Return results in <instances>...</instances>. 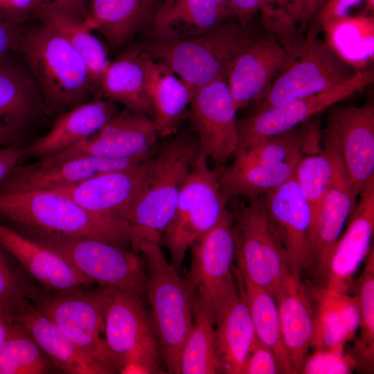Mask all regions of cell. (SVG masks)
<instances>
[{
	"instance_id": "cell-34",
	"label": "cell",
	"mask_w": 374,
	"mask_h": 374,
	"mask_svg": "<svg viewBox=\"0 0 374 374\" xmlns=\"http://www.w3.org/2000/svg\"><path fill=\"white\" fill-rule=\"evenodd\" d=\"M300 157L277 163H235L219 170L218 181L228 202L237 197H261L294 177Z\"/></svg>"
},
{
	"instance_id": "cell-28",
	"label": "cell",
	"mask_w": 374,
	"mask_h": 374,
	"mask_svg": "<svg viewBox=\"0 0 374 374\" xmlns=\"http://www.w3.org/2000/svg\"><path fill=\"white\" fill-rule=\"evenodd\" d=\"M307 287L314 305L311 347L315 350H344L359 328V314L355 297L324 286Z\"/></svg>"
},
{
	"instance_id": "cell-6",
	"label": "cell",
	"mask_w": 374,
	"mask_h": 374,
	"mask_svg": "<svg viewBox=\"0 0 374 374\" xmlns=\"http://www.w3.org/2000/svg\"><path fill=\"white\" fill-rule=\"evenodd\" d=\"M105 335L118 373H166L160 344L143 298L107 287Z\"/></svg>"
},
{
	"instance_id": "cell-11",
	"label": "cell",
	"mask_w": 374,
	"mask_h": 374,
	"mask_svg": "<svg viewBox=\"0 0 374 374\" xmlns=\"http://www.w3.org/2000/svg\"><path fill=\"white\" fill-rule=\"evenodd\" d=\"M233 215L226 211L219 222L190 247L186 278L211 311L215 325L238 296L233 278L235 245Z\"/></svg>"
},
{
	"instance_id": "cell-30",
	"label": "cell",
	"mask_w": 374,
	"mask_h": 374,
	"mask_svg": "<svg viewBox=\"0 0 374 374\" xmlns=\"http://www.w3.org/2000/svg\"><path fill=\"white\" fill-rule=\"evenodd\" d=\"M231 15L224 0H176L157 9L151 33L159 41L191 37L213 29Z\"/></svg>"
},
{
	"instance_id": "cell-21",
	"label": "cell",
	"mask_w": 374,
	"mask_h": 374,
	"mask_svg": "<svg viewBox=\"0 0 374 374\" xmlns=\"http://www.w3.org/2000/svg\"><path fill=\"white\" fill-rule=\"evenodd\" d=\"M261 199L285 251L290 271L301 275L310 265V206L294 177Z\"/></svg>"
},
{
	"instance_id": "cell-9",
	"label": "cell",
	"mask_w": 374,
	"mask_h": 374,
	"mask_svg": "<svg viewBox=\"0 0 374 374\" xmlns=\"http://www.w3.org/2000/svg\"><path fill=\"white\" fill-rule=\"evenodd\" d=\"M107 287L38 292L31 303L109 374L118 373L105 335Z\"/></svg>"
},
{
	"instance_id": "cell-35",
	"label": "cell",
	"mask_w": 374,
	"mask_h": 374,
	"mask_svg": "<svg viewBox=\"0 0 374 374\" xmlns=\"http://www.w3.org/2000/svg\"><path fill=\"white\" fill-rule=\"evenodd\" d=\"M100 95L126 109L152 118L146 77L139 50H132L109 62L98 85Z\"/></svg>"
},
{
	"instance_id": "cell-2",
	"label": "cell",
	"mask_w": 374,
	"mask_h": 374,
	"mask_svg": "<svg viewBox=\"0 0 374 374\" xmlns=\"http://www.w3.org/2000/svg\"><path fill=\"white\" fill-rule=\"evenodd\" d=\"M0 215L23 227L96 238L123 248L132 245L134 238L128 222L90 212L53 190L0 193Z\"/></svg>"
},
{
	"instance_id": "cell-40",
	"label": "cell",
	"mask_w": 374,
	"mask_h": 374,
	"mask_svg": "<svg viewBox=\"0 0 374 374\" xmlns=\"http://www.w3.org/2000/svg\"><path fill=\"white\" fill-rule=\"evenodd\" d=\"M321 150L300 157L294 178L310 206L312 220L332 179L338 153L332 144L323 139Z\"/></svg>"
},
{
	"instance_id": "cell-41",
	"label": "cell",
	"mask_w": 374,
	"mask_h": 374,
	"mask_svg": "<svg viewBox=\"0 0 374 374\" xmlns=\"http://www.w3.org/2000/svg\"><path fill=\"white\" fill-rule=\"evenodd\" d=\"M364 269L353 283L354 296L359 314L360 335L357 339V352L366 366H373L374 359V250L366 258Z\"/></svg>"
},
{
	"instance_id": "cell-48",
	"label": "cell",
	"mask_w": 374,
	"mask_h": 374,
	"mask_svg": "<svg viewBox=\"0 0 374 374\" xmlns=\"http://www.w3.org/2000/svg\"><path fill=\"white\" fill-rule=\"evenodd\" d=\"M232 15L239 24L247 27L254 15L260 12L262 0H224Z\"/></svg>"
},
{
	"instance_id": "cell-54",
	"label": "cell",
	"mask_w": 374,
	"mask_h": 374,
	"mask_svg": "<svg viewBox=\"0 0 374 374\" xmlns=\"http://www.w3.org/2000/svg\"><path fill=\"white\" fill-rule=\"evenodd\" d=\"M366 10L369 12L373 11L374 0H366Z\"/></svg>"
},
{
	"instance_id": "cell-36",
	"label": "cell",
	"mask_w": 374,
	"mask_h": 374,
	"mask_svg": "<svg viewBox=\"0 0 374 374\" xmlns=\"http://www.w3.org/2000/svg\"><path fill=\"white\" fill-rule=\"evenodd\" d=\"M240 284V294L247 305L257 339L275 354L283 373H295L284 345L274 296L243 278L233 267Z\"/></svg>"
},
{
	"instance_id": "cell-1",
	"label": "cell",
	"mask_w": 374,
	"mask_h": 374,
	"mask_svg": "<svg viewBox=\"0 0 374 374\" xmlns=\"http://www.w3.org/2000/svg\"><path fill=\"white\" fill-rule=\"evenodd\" d=\"M13 49L37 84L46 114L57 117L88 101L96 85L87 65L54 29L39 22L23 31Z\"/></svg>"
},
{
	"instance_id": "cell-57",
	"label": "cell",
	"mask_w": 374,
	"mask_h": 374,
	"mask_svg": "<svg viewBox=\"0 0 374 374\" xmlns=\"http://www.w3.org/2000/svg\"><path fill=\"white\" fill-rule=\"evenodd\" d=\"M3 20V17H2V15H1V11H0V21Z\"/></svg>"
},
{
	"instance_id": "cell-12",
	"label": "cell",
	"mask_w": 374,
	"mask_h": 374,
	"mask_svg": "<svg viewBox=\"0 0 374 374\" xmlns=\"http://www.w3.org/2000/svg\"><path fill=\"white\" fill-rule=\"evenodd\" d=\"M357 71L326 42L309 37L298 44L292 62L256 102L255 112L327 90L348 80Z\"/></svg>"
},
{
	"instance_id": "cell-7",
	"label": "cell",
	"mask_w": 374,
	"mask_h": 374,
	"mask_svg": "<svg viewBox=\"0 0 374 374\" xmlns=\"http://www.w3.org/2000/svg\"><path fill=\"white\" fill-rule=\"evenodd\" d=\"M24 229L26 236L60 255L93 283L145 297L146 264L136 252L96 238Z\"/></svg>"
},
{
	"instance_id": "cell-8",
	"label": "cell",
	"mask_w": 374,
	"mask_h": 374,
	"mask_svg": "<svg viewBox=\"0 0 374 374\" xmlns=\"http://www.w3.org/2000/svg\"><path fill=\"white\" fill-rule=\"evenodd\" d=\"M219 170H212L199 150L195 164L186 179L173 217L164 231L161 245L170 263L180 274L186 251L213 228L228 210L218 181Z\"/></svg>"
},
{
	"instance_id": "cell-16",
	"label": "cell",
	"mask_w": 374,
	"mask_h": 374,
	"mask_svg": "<svg viewBox=\"0 0 374 374\" xmlns=\"http://www.w3.org/2000/svg\"><path fill=\"white\" fill-rule=\"evenodd\" d=\"M346 228L317 267L326 288L347 292L368 256L374 231V179L360 193Z\"/></svg>"
},
{
	"instance_id": "cell-17",
	"label": "cell",
	"mask_w": 374,
	"mask_h": 374,
	"mask_svg": "<svg viewBox=\"0 0 374 374\" xmlns=\"http://www.w3.org/2000/svg\"><path fill=\"white\" fill-rule=\"evenodd\" d=\"M157 151L127 168L53 191L70 198L90 212L127 221L132 205L152 173Z\"/></svg>"
},
{
	"instance_id": "cell-38",
	"label": "cell",
	"mask_w": 374,
	"mask_h": 374,
	"mask_svg": "<svg viewBox=\"0 0 374 374\" xmlns=\"http://www.w3.org/2000/svg\"><path fill=\"white\" fill-rule=\"evenodd\" d=\"M215 326L211 311L195 292L193 327L181 351L180 374L220 373L215 351Z\"/></svg>"
},
{
	"instance_id": "cell-15",
	"label": "cell",
	"mask_w": 374,
	"mask_h": 374,
	"mask_svg": "<svg viewBox=\"0 0 374 374\" xmlns=\"http://www.w3.org/2000/svg\"><path fill=\"white\" fill-rule=\"evenodd\" d=\"M188 114L198 135L199 150L220 170L234 155L238 145L236 109L226 80L219 79L198 89Z\"/></svg>"
},
{
	"instance_id": "cell-3",
	"label": "cell",
	"mask_w": 374,
	"mask_h": 374,
	"mask_svg": "<svg viewBox=\"0 0 374 374\" xmlns=\"http://www.w3.org/2000/svg\"><path fill=\"white\" fill-rule=\"evenodd\" d=\"M199 153L198 141L186 134L171 139L157 151L152 173L127 217L134 231L131 246L134 252L143 241L161 245L162 235Z\"/></svg>"
},
{
	"instance_id": "cell-4",
	"label": "cell",
	"mask_w": 374,
	"mask_h": 374,
	"mask_svg": "<svg viewBox=\"0 0 374 374\" xmlns=\"http://www.w3.org/2000/svg\"><path fill=\"white\" fill-rule=\"evenodd\" d=\"M137 251L146 264L145 297L166 373L180 374L181 351L193 327L195 291L167 260L160 244L143 241Z\"/></svg>"
},
{
	"instance_id": "cell-45",
	"label": "cell",
	"mask_w": 374,
	"mask_h": 374,
	"mask_svg": "<svg viewBox=\"0 0 374 374\" xmlns=\"http://www.w3.org/2000/svg\"><path fill=\"white\" fill-rule=\"evenodd\" d=\"M283 373L274 352L258 339L252 348L243 370V374Z\"/></svg>"
},
{
	"instance_id": "cell-47",
	"label": "cell",
	"mask_w": 374,
	"mask_h": 374,
	"mask_svg": "<svg viewBox=\"0 0 374 374\" xmlns=\"http://www.w3.org/2000/svg\"><path fill=\"white\" fill-rule=\"evenodd\" d=\"M363 1L364 0H325L316 13L317 21L321 27L326 23L346 17L353 7Z\"/></svg>"
},
{
	"instance_id": "cell-14",
	"label": "cell",
	"mask_w": 374,
	"mask_h": 374,
	"mask_svg": "<svg viewBox=\"0 0 374 374\" xmlns=\"http://www.w3.org/2000/svg\"><path fill=\"white\" fill-rule=\"evenodd\" d=\"M328 109L321 136L335 148L349 182L359 195L374 179V106Z\"/></svg>"
},
{
	"instance_id": "cell-32",
	"label": "cell",
	"mask_w": 374,
	"mask_h": 374,
	"mask_svg": "<svg viewBox=\"0 0 374 374\" xmlns=\"http://www.w3.org/2000/svg\"><path fill=\"white\" fill-rule=\"evenodd\" d=\"M256 341L247 305L239 294L215 325V351L220 373L243 374Z\"/></svg>"
},
{
	"instance_id": "cell-23",
	"label": "cell",
	"mask_w": 374,
	"mask_h": 374,
	"mask_svg": "<svg viewBox=\"0 0 374 374\" xmlns=\"http://www.w3.org/2000/svg\"><path fill=\"white\" fill-rule=\"evenodd\" d=\"M0 246L14 256L46 292L83 288L93 284L60 255L1 223Z\"/></svg>"
},
{
	"instance_id": "cell-52",
	"label": "cell",
	"mask_w": 374,
	"mask_h": 374,
	"mask_svg": "<svg viewBox=\"0 0 374 374\" xmlns=\"http://www.w3.org/2000/svg\"><path fill=\"white\" fill-rule=\"evenodd\" d=\"M51 1L78 15L83 20H85L88 16L86 0H51Z\"/></svg>"
},
{
	"instance_id": "cell-53",
	"label": "cell",
	"mask_w": 374,
	"mask_h": 374,
	"mask_svg": "<svg viewBox=\"0 0 374 374\" xmlns=\"http://www.w3.org/2000/svg\"><path fill=\"white\" fill-rule=\"evenodd\" d=\"M13 321L12 312L0 303V348L6 340L10 326Z\"/></svg>"
},
{
	"instance_id": "cell-19",
	"label": "cell",
	"mask_w": 374,
	"mask_h": 374,
	"mask_svg": "<svg viewBox=\"0 0 374 374\" xmlns=\"http://www.w3.org/2000/svg\"><path fill=\"white\" fill-rule=\"evenodd\" d=\"M158 137L150 116L125 108L93 136L40 161L55 163L86 156L128 159L149 152L155 147Z\"/></svg>"
},
{
	"instance_id": "cell-31",
	"label": "cell",
	"mask_w": 374,
	"mask_h": 374,
	"mask_svg": "<svg viewBox=\"0 0 374 374\" xmlns=\"http://www.w3.org/2000/svg\"><path fill=\"white\" fill-rule=\"evenodd\" d=\"M156 0H90L89 28L97 29L114 47L129 42L154 16Z\"/></svg>"
},
{
	"instance_id": "cell-10",
	"label": "cell",
	"mask_w": 374,
	"mask_h": 374,
	"mask_svg": "<svg viewBox=\"0 0 374 374\" xmlns=\"http://www.w3.org/2000/svg\"><path fill=\"white\" fill-rule=\"evenodd\" d=\"M232 215L237 270L243 278L276 298L290 271L261 197L236 208Z\"/></svg>"
},
{
	"instance_id": "cell-25",
	"label": "cell",
	"mask_w": 374,
	"mask_h": 374,
	"mask_svg": "<svg viewBox=\"0 0 374 374\" xmlns=\"http://www.w3.org/2000/svg\"><path fill=\"white\" fill-rule=\"evenodd\" d=\"M116 114V103L109 99L78 105L57 116L46 134L23 149V157L53 156L97 133Z\"/></svg>"
},
{
	"instance_id": "cell-46",
	"label": "cell",
	"mask_w": 374,
	"mask_h": 374,
	"mask_svg": "<svg viewBox=\"0 0 374 374\" xmlns=\"http://www.w3.org/2000/svg\"><path fill=\"white\" fill-rule=\"evenodd\" d=\"M45 0H0V11L3 19L22 24L33 17Z\"/></svg>"
},
{
	"instance_id": "cell-42",
	"label": "cell",
	"mask_w": 374,
	"mask_h": 374,
	"mask_svg": "<svg viewBox=\"0 0 374 374\" xmlns=\"http://www.w3.org/2000/svg\"><path fill=\"white\" fill-rule=\"evenodd\" d=\"M37 292L26 282L0 246V303L14 314L30 303Z\"/></svg>"
},
{
	"instance_id": "cell-33",
	"label": "cell",
	"mask_w": 374,
	"mask_h": 374,
	"mask_svg": "<svg viewBox=\"0 0 374 374\" xmlns=\"http://www.w3.org/2000/svg\"><path fill=\"white\" fill-rule=\"evenodd\" d=\"M33 18L60 33L81 55L94 84L98 88L110 61L105 46L91 33L85 21L51 1H44L35 12Z\"/></svg>"
},
{
	"instance_id": "cell-29",
	"label": "cell",
	"mask_w": 374,
	"mask_h": 374,
	"mask_svg": "<svg viewBox=\"0 0 374 374\" xmlns=\"http://www.w3.org/2000/svg\"><path fill=\"white\" fill-rule=\"evenodd\" d=\"M13 318L31 335L54 368L67 374H109L30 302L17 310Z\"/></svg>"
},
{
	"instance_id": "cell-26",
	"label": "cell",
	"mask_w": 374,
	"mask_h": 374,
	"mask_svg": "<svg viewBox=\"0 0 374 374\" xmlns=\"http://www.w3.org/2000/svg\"><path fill=\"white\" fill-rule=\"evenodd\" d=\"M340 157L331 182L321 202L309 234L310 265L317 267L338 240L357 202Z\"/></svg>"
},
{
	"instance_id": "cell-49",
	"label": "cell",
	"mask_w": 374,
	"mask_h": 374,
	"mask_svg": "<svg viewBox=\"0 0 374 374\" xmlns=\"http://www.w3.org/2000/svg\"><path fill=\"white\" fill-rule=\"evenodd\" d=\"M24 30L22 24L6 19L0 21V59L14 48Z\"/></svg>"
},
{
	"instance_id": "cell-20",
	"label": "cell",
	"mask_w": 374,
	"mask_h": 374,
	"mask_svg": "<svg viewBox=\"0 0 374 374\" xmlns=\"http://www.w3.org/2000/svg\"><path fill=\"white\" fill-rule=\"evenodd\" d=\"M154 148L146 154L128 159L86 156L55 163L39 160L17 164L0 182V193L55 190L76 185L96 175L134 165L150 156Z\"/></svg>"
},
{
	"instance_id": "cell-51",
	"label": "cell",
	"mask_w": 374,
	"mask_h": 374,
	"mask_svg": "<svg viewBox=\"0 0 374 374\" xmlns=\"http://www.w3.org/2000/svg\"><path fill=\"white\" fill-rule=\"evenodd\" d=\"M325 0H294L296 21L305 22L317 12Z\"/></svg>"
},
{
	"instance_id": "cell-44",
	"label": "cell",
	"mask_w": 374,
	"mask_h": 374,
	"mask_svg": "<svg viewBox=\"0 0 374 374\" xmlns=\"http://www.w3.org/2000/svg\"><path fill=\"white\" fill-rule=\"evenodd\" d=\"M356 366L357 360L344 349H317L308 355L300 373L348 374Z\"/></svg>"
},
{
	"instance_id": "cell-55",
	"label": "cell",
	"mask_w": 374,
	"mask_h": 374,
	"mask_svg": "<svg viewBox=\"0 0 374 374\" xmlns=\"http://www.w3.org/2000/svg\"><path fill=\"white\" fill-rule=\"evenodd\" d=\"M8 143L9 142L7 140L0 136V146H3Z\"/></svg>"
},
{
	"instance_id": "cell-27",
	"label": "cell",
	"mask_w": 374,
	"mask_h": 374,
	"mask_svg": "<svg viewBox=\"0 0 374 374\" xmlns=\"http://www.w3.org/2000/svg\"><path fill=\"white\" fill-rule=\"evenodd\" d=\"M139 50L158 136H171L177 133L194 92L168 66Z\"/></svg>"
},
{
	"instance_id": "cell-5",
	"label": "cell",
	"mask_w": 374,
	"mask_h": 374,
	"mask_svg": "<svg viewBox=\"0 0 374 374\" xmlns=\"http://www.w3.org/2000/svg\"><path fill=\"white\" fill-rule=\"evenodd\" d=\"M256 37L247 27L226 21L197 36L153 39L140 49L168 66L195 93L207 84L225 79L236 56Z\"/></svg>"
},
{
	"instance_id": "cell-22",
	"label": "cell",
	"mask_w": 374,
	"mask_h": 374,
	"mask_svg": "<svg viewBox=\"0 0 374 374\" xmlns=\"http://www.w3.org/2000/svg\"><path fill=\"white\" fill-rule=\"evenodd\" d=\"M6 57L0 59V136L10 143L46 112L40 91L26 65Z\"/></svg>"
},
{
	"instance_id": "cell-24",
	"label": "cell",
	"mask_w": 374,
	"mask_h": 374,
	"mask_svg": "<svg viewBox=\"0 0 374 374\" xmlns=\"http://www.w3.org/2000/svg\"><path fill=\"white\" fill-rule=\"evenodd\" d=\"M276 299L283 343L295 373H300L312 346L314 302L300 275L291 271L286 275Z\"/></svg>"
},
{
	"instance_id": "cell-39",
	"label": "cell",
	"mask_w": 374,
	"mask_h": 374,
	"mask_svg": "<svg viewBox=\"0 0 374 374\" xmlns=\"http://www.w3.org/2000/svg\"><path fill=\"white\" fill-rule=\"evenodd\" d=\"M53 368L31 335L14 319L0 348V374H44Z\"/></svg>"
},
{
	"instance_id": "cell-56",
	"label": "cell",
	"mask_w": 374,
	"mask_h": 374,
	"mask_svg": "<svg viewBox=\"0 0 374 374\" xmlns=\"http://www.w3.org/2000/svg\"><path fill=\"white\" fill-rule=\"evenodd\" d=\"M176 0H164L163 3L161 4V6H168L172 2H174Z\"/></svg>"
},
{
	"instance_id": "cell-43",
	"label": "cell",
	"mask_w": 374,
	"mask_h": 374,
	"mask_svg": "<svg viewBox=\"0 0 374 374\" xmlns=\"http://www.w3.org/2000/svg\"><path fill=\"white\" fill-rule=\"evenodd\" d=\"M265 29L276 35L285 46L293 44L294 0H262L260 10Z\"/></svg>"
},
{
	"instance_id": "cell-13",
	"label": "cell",
	"mask_w": 374,
	"mask_h": 374,
	"mask_svg": "<svg viewBox=\"0 0 374 374\" xmlns=\"http://www.w3.org/2000/svg\"><path fill=\"white\" fill-rule=\"evenodd\" d=\"M374 80L373 71L363 69L344 82L320 93L255 112L238 119V148L285 132L360 91Z\"/></svg>"
},
{
	"instance_id": "cell-50",
	"label": "cell",
	"mask_w": 374,
	"mask_h": 374,
	"mask_svg": "<svg viewBox=\"0 0 374 374\" xmlns=\"http://www.w3.org/2000/svg\"><path fill=\"white\" fill-rule=\"evenodd\" d=\"M23 157V149L0 146V182L11 172Z\"/></svg>"
},
{
	"instance_id": "cell-37",
	"label": "cell",
	"mask_w": 374,
	"mask_h": 374,
	"mask_svg": "<svg viewBox=\"0 0 374 374\" xmlns=\"http://www.w3.org/2000/svg\"><path fill=\"white\" fill-rule=\"evenodd\" d=\"M326 42L357 71L366 69L374 55L373 16H346L323 24Z\"/></svg>"
},
{
	"instance_id": "cell-18",
	"label": "cell",
	"mask_w": 374,
	"mask_h": 374,
	"mask_svg": "<svg viewBox=\"0 0 374 374\" xmlns=\"http://www.w3.org/2000/svg\"><path fill=\"white\" fill-rule=\"evenodd\" d=\"M293 59L294 55L273 33L256 36L236 56L226 75L236 109L260 100Z\"/></svg>"
}]
</instances>
